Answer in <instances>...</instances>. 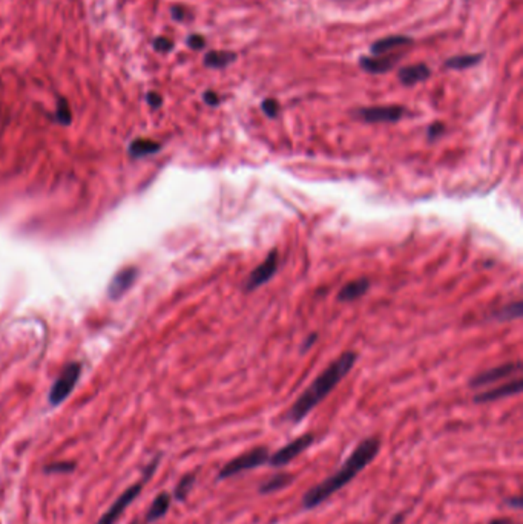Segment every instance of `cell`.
Instances as JSON below:
<instances>
[{"instance_id":"6da1fadb","label":"cell","mask_w":523,"mask_h":524,"mask_svg":"<svg viewBox=\"0 0 523 524\" xmlns=\"http://www.w3.org/2000/svg\"><path fill=\"white\" fill-rule=\"evenodd\" d=\"M380 451V439L379 437H367L358 443L352 454L347 457L343 466L336 472H333L330 477L322 480L312 489H308L303 497V507L306 511H312L315 507L326 503L330 497H333L347 486L348 483L356 479L361 471L373 462Z\"/></svg>"},{"instance_id":"7a4b0ae2","label":"cell","mask_w":523,"mask_h":524,"mask_svg":"<svg viewBox=\"0 0 523 524\" xmlns=\"http://www.w3.org/2000/svg\"><path fill=\"white\" fill-rule=\"evenodd\" d=\"M356 359H358V354L354 351H345L344 354H341L338 359L333 361L329 367L308 385L307 390L298 397L296 402L292 405V408L287 412L289 422L295 425L303 422V420L310 414V412L318 407L333 390H335L341 380L350 372L353 365L356 363Z\"/></svg>"},{"instance_id":"3957f363","label":"cell","mask_w":523,"mask_h":524,"mask_svg":"<svg viewBox=\"0 0 523 524\" xmlns=\"http://www.w3.org/2000/svg\"><path fill=\"white\" fill-rule=\"evenodd\" d=\"M160 462H162L160 454L155 456L152 460H150L148 466L145 467V472H143V479L138 480L137 483L131 484L128 489H124V492H122V494L115 498V502L109 506V509L101 515L100 520L95 524H115L118 520H120V517L124 514V511L128 509V507L134 502H136L137 497L141 494L143 486H145V483L148 480H150V477H152L154 472L157 471L158 465H160Z\"/></svg>"},{"instance_id":"277c9868","label":"cell","mask_w":523,"mask_h":524,"mask_svg":"<svg viewBox=\"0 0 523 524\" xmlns=\"http://www.w3.org/2000/svg\"><path fill=\"white\" fill-rule=\"evenodd\" d=\"M268 449L267 446H257L244 454L232 458L231 462H227L223 467H221L218 472V481H223L227 479H232L235 475L245 472V471H252V470H258V467L264 466L268 462Z\"/></svg>"},{"instance_id":"5b68a950","label":"cell","mask_w":523,"mask_h":524,"mask_svg":"<svg viewBox=\"0 0 523 524\" xmlns=\"http://www.w3.org/2000/svg\"><path fill=\"white\" fill-rule=\"evenodd\" d=\"M313 442H315V435L310 434V432L299 435V437H296L295 440H292L287 444H284V446L276 451L273 456L268 457L267 463L271 465L272 467L287 466L290 462H293V460L298 458L301 454H303L304 451L310 448Z\"/></svg>"},{"instance_id":"8992f818","label":"cell","mask_w":523,"mask_h":524,"mask_svg":"<svg viewBox=\"0 0 523 524\" xmlns=\"http://www.w3.org/2000/svg\"><path fill=\"white\" fill-rule=\"evenodd\" d=\"M80 371L82 367L78 363H69L68 367L62 371L60 377L55 380V384L50 393V403L52 407H57V405L68 399V395L74 390L78 377H80Z\"/></svg>"},{"instance_id":"52a82bcc","label":"cell","mask_w":523,"mask_h":524,"mask_svg":"<svg viewBox=\"0 0 523 524\" xmlns=\"http://www.w3.org/2000/svg\"><path fill=\"white\" fill-rule=\"evenodd\" d=\"M278 261H280L278 250L273 249L266 256V259L263 262H261V264L249 275L248 281H245V285H244L245 291L257 290L263 284L271 281L272 277H273V275L276 273V268H278Z\"/></svg>"},{"instance_id":"ba28073f","label":"cell","mask_w":523,"mask_h":524,"mask_svg":"<svg viewBox=\"0 0 523 524\" xmlns=\"http://www.w3.org/2000/svg\"><path fill=\"white\" fill-rule=\"evenodd\" d=\"M406 114L402 106H371L359 108L354 112V117L366 123H396Z\"/></svg>"},{"instance_id":"9c48e42d","label":"cell","mask_w":523,"mask_h":524,"mask_svg":"<svg viewBox=\"0 0 523 524\" xmlns=\"http://www.w3.org/2000/svg\"><path fill=\"white\" fill-rule=\"evenodd\" d=\"M520 371H522V363L520 362H508V363L499 365V367L487 370V371L480 372V374L474 376L470 380V386L471 388H482V386H487V385H493V384L501 382V380H503V379L511 377L513 374H516V372H520Z\"/></svg>"},{"instance_id":"30bf717a","label":"cell","mask_w":523,"mask_h":524,"mask_svg":"<svg viewBox=\"0 0 523 524\" xmlns=\"http://www.w3.org/2000/svg\"><path fill=\"white\" fill-rule=\"evenodd\" d=\"M522 386H523L522 379L517 377V379L511 380V382H506L503 385H499V386L493 388V390L483 391L478 395H474V402L475 403H489V402L505 399V397L516 395V394H520Z\"/></svg>"},{"instance_id":"8fae6325","label":"cell","mask_w":523,"mask_h":524,"mask_svg":"<svg viewBox=\"0 0 523 524\" xmlns=\"http://www.w3.org/2000/svg\"><path fill=\"white\" fill-rule=\"evenodd\" d=\"M399 54H388V55H373V57H361L359 66L368 74H385L388 71L396 66L399 61Z\"/></svg>"},{"instance_id":"7c38bea8","label":"cell","mask_w":523,"mask_h":524,"mask_svg":"<svg viewBox=\"0 0 523 524\" xmlns=\"http://www.w3.org/2000/svg\"><path fill=\"white\" fill-rule=\"evenodd\" d=\"M431 69L425 63H416V65L403 66L398 71V78L403 86H415L421 82H425L430 78Z\"/></svg>"},{"instance_id":"4fadbf2b","label":"cell","mask_w":523,"mask_h":524,"mask_svg":"<svg viewBox=\"0 0 523 524\" xmlns=\"http://www.w3.org/2000/svg\"><path fill=\"white\" fill-rule=\"evenodd\" d=\"M415 41L408 36H388L379 38L375 43H371V54L373 55H385L387 52L398 50V48L413 45Z\"/></svg>"},{"instance_id":"5bb4252c","label":"cell","mask_w":523,"mask_h":524,"mask_svg":"<svg viewBox=\"0 0 523 524\" xmlns=\"http://www.w3.org/2000/svg\"><path fill=\"white\" fill-rule=\"evenodd\" d=\"M134 279H136V268H124L122 270V272H118L115 275V277L113 279V282L109 284V298L110 299H118L120 298L123 293L128 290Z\"/></svg>"},{"instance_id":"9a60e30c","label":"cell","mask_w":523,"mask_h":524,"mask_svg":"<svg viewBox=\"0 0 523 524\" xmlns=\"http://www.w3.org/2000/svg\"><path fill=\"white\" fill-rule=\"evenodd\" d=\"M368 289H370V281L367 279V277H361V279L347 282L338 293V300L339 303H352V300H356L366 295Z\"/></svg>"},{"instance_id":"2e32d148","label":"cell","mask_w":523,"mask_h":524,"mask_svg":"<svg viewBox=\"0 0 523 524\" xmlns=\"http://www.w3.org/2000/svg\"><path fill=\"white\" fill-rule=\"evenodd\" d=\"M171 503H172V495L168 494V492H160L155 498L152 504H150V507L146 512V524H152L158 520H162L166 514H168L169 507H171Z\"/></svg>"},{"instance_id":"e0dca14e","label":"cell","mask_w":523,"mask_h":524,"mask_svg":"<svg viewBox=\"0 0 523 524\" xmlns=\"http://www.w3.org/2000/svg\"><path fill=\"white\" fill-rule=\"evenodd\" d=\"M295 480V477L290 474H276L273 477L266 480L264 483L259 484L258 492L261 495H268V494H275V492L282 490L285 488H289L290 484Z\"/></svg>"},{"instance_id":"ac0fdd59","label":"cell","mask_w":523,"mask_h":524,"mask_svg":"<svg viewBox=\"0 0 523 524\" xmlns=\"http://www.w3.org/2000/svg\"><path fill=\"white\" fill-rule=\"evenodd\" d=\"M236 60V54L232 51H209L204 55V66L210 69H224Z\"/></svg>"},{"instance_id":"d6986e66","label":"cell","mask_w":523,"mask_h":524,"mask_svg":"<svg viewBox=\"0 0 523 524\" xmlns=\"http://www.w3.org/2000/svg\"><path fill=\"white\" fill-rule=\"evenodd\" d=\"M483 60V54H464V55H454V57H450L443 63V66L448 69H454V71H464L473 68Z\"/></svg>"},{"instance_id":"ffe728a7","label":"cell","mask_w":523,"mask_h":524,"mask_svg":"<svg viewBox=\"0 0 523 524\" xmlns=\"http://www.w3.org/2000/svg\"><path fill=\"white\" fill-rule=\"evenodd\" d=\"M523 314V304L522 300H516V303H511L508 305H505L502 308H499L497 312H494L493 317L494 321L499 322H510L514 319H519Z\"/></svg>"},{"instance_id":"44dd1931","label":"cell","mask_w":523,"mask_h":524,"mask_svg":"<svg viewBox=\"0 0 523 524\" xmlns=\"http://www.w3.org/2000/svg\"><path fill=\"white\" fill-rule=\"evenodd\" d=\"M160 150V145L152 140H146V138H140L131 143L129 146V154L136 158L140 157H146L149 154H155Z\"/></svg>"},{"instance_id":"7402d4cb","label":"cell","mask_w":523,"mask_h":524,"mask_svg":"<svg viewBox=\"0 0 523 524\" xmlns=\"http://www.w3.org/2000/svg\"><path fill=\"white\" fill-rule=\"evenodd\" d=\"M195 483H196L195 474H186L185 477L177 483L175 489H173V498H175L177 502H181V503L186 502L189 494L192 492V489L195 486Z\"/></svg>"},{"instance_id":"603a6c76","label":"cell","mask_w":523,"mask_h":524,"mask_svg":"<svg viewBox=\"0 0 523 524\" xmlns=\"http://www.w3.org/2000/svg\"><path fill=\"white\" fill-rule=\"evenodd\" d=\"M77 465L74 462H51L43 466V472L45 474H71L76 471Z\"/></svg>"},{"instance_id":"cb8c5ba5","label":"cell","mask_w":523,"mask_h":524,"mask_svg":"<svg viewBox=\"0 0 523 524\" xmlns=\"http://www.w3.org/2000/svg\"><path fill=\"white\" fill-rule=\"evenodd\" d=\"M57 120L59 123L62 124H69L71 123V109H69V105L68 101L65 99H60L59 100V105H57Z\"/></svg>"},{"instance_id":"d4e9b609","label":"cell","mask_w":523,"mask_h":524,"mask_svg":"<svg viewBox=\"0 0 523 524\" xmlns=\"http://www.w3.org/2000/svg\"><path fill=\"white\" fill-rule=\"evenodd\" d=\"M261 109H263V112L268 118H275L280 112V105L275 99H266L263 100V103H261Z\"/></svg>"},{"instance_id":"484cf974","label":"cell","mask_w":523,"mask_h":524,"mask_svg":"<svg viewBox=\"0 0 523 524\" xmlns=\"http://www.w3.org/2000/svg\"><path fill=\"white\" fill-rule=\"evenodd\" d=\"M154 48L158 52H169V51H172L173 43H172V41H169V38L158 37L157 41L154 42Z\"/></svg>"},{"instance_id":"4316f807","label":"cell","mask_w":523,"mask_h":524,"mask_svg":"<svg viewBox=\"0 0 523 524\" xmlns=\"http://www.w3.org/2000/svg\"><path fill=\"white\" fill-rule=\"evenodd\" d=\"M187 45H189V48H192V50L200 51L206 46V38L200 34H192V36H189V38H187Z\"/></svg>"},{"instance_id":"83f0119b","label":"cell","mask_w":523,"mask_h":524,"mask_svg":"<svg viewBox=\"0 0 523 524\" xmlns=\"http://www.w3.org/2000/svg\"><path fill=\"white\" fill-rule=\"evenodd\" d=\"M445 124H443V123H440V122H436V123H433L431 126H430V128H428V138H430V140H436V138H439L440 137V135L443 133V132H445Z\"/></svg>"},{"instance_id":"f1b7e54d","label":"cell","mask_w":523,"mask_h":524,"mask_svg":"<svg viewBox=\"0 0 523 524\" xmlns=\"http://www.w3.org/2000/svg\"><path fill=\"white\" fill-rule=\"evenodd\" d=\"M172 17L175 19L177 22H185L186 19L190 17V15L187 14V11L185 10V8H181V6H173V8H172Z\"/></svg>"},{"instance_id":"f546056e","label":"cell","mask_w":523,"mask_h":524,"mask_svg":"<svg viewBox=\"0 0 523 524\" xmlns=\"http://www.w3.org/2000/svg\"><path fill=\"white\" fill-rule=\"evenodd\" d=\"M203 100H204L206 105H209V106H218L220 105V97L217 95V92H213V91L204 92Z\"/></svg>"},{"instance_id":"4dcf8cb0","label":"cell","mask_w":523,"mask_h":524,"mask_svg":"<svg viewBox=\"0 0 523 524\" xmlns=\"http://www.w3.org/2000/svg\"><path fill=\"white\" fill-rule=\"evenodd\" d=\"M148 103H149V105L152 106L154 109H157V108H160V106H162L163 100H162V97H160V95H158L157 92H149V94H148Z\"/></svg>"},{"instance_id":"1f68e13d","label":"cell","mask_w":523,"mask_h":524,"mask_svg":"<svg viewBox=\"0 0 523 524\" xmlns=\"http://www.w3.org/2000/svg\"><path fill=\"white\" fill-rule=\"evenodd\" d=\"M505 503L508 504V506H511V507H514V509H520V507H522V498H520L519 495H517V497L506 498V500H505Z\"/></svg>"},{"instance_id":"d6a6232c","label":"cell","mask_w":523,"mask_h":524,"mask_svg":"<svg viewBox=\"0 0 523 524\" xmlns=\"http://www.w3.org/2000/svg\"><path fill=\"white\" fill-rule=\"evenodd\" d=\"M315 340H316V335H310V336H308V339L306 340V344L303 345V349H301V351H306V349L310 348V345L315 342Z\"/></svg>"},{"instance_id":"836d02e7","label":"cell","mask_w":523,"mask_h":524,"mask_svg":"<svg viewBox=\"0 0 523 524\" xmlns=\"http://www.w3.org/2000/svg\"><path fill=\"white\" fill-rule=\"evenodd\" d=\"M488 524H514V521L510 520V518H494V520H491Z\"/></svg>"},{"instance_id":"e575fe53","label":"cell","mask_w":523,"mask_h":524,"mask_svg":"<svg viewBox=\"0 0 523 524\" xmlns=\"http://www.w3.org/2000/svg\"><path fill=\"white\" fill-rule=\"evenodd\" d=\"M403 521V514L401 515V514H398V515H396V517L392 520V524H399V523H402Z\"/></svg>"},{"instance_id":"d590c367","label":"cell","mask_w":523,"mask_h":524,"mask_svg":"<svg viewBox=\"0 0 523 524\" xmlns=\"http://www.w3.org/2000/svg\"><path fill=\"white\" fill-rule=\"evenodd\" d=\"M131 524H138V521H137V520H134V521H131Z\"/></svg>"}]
</instances>
